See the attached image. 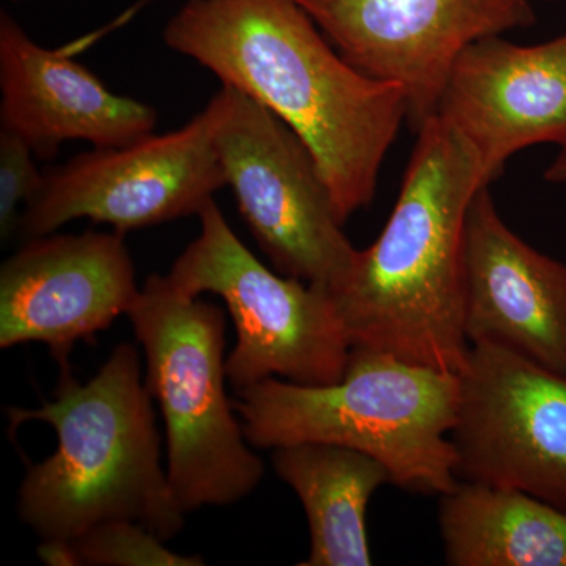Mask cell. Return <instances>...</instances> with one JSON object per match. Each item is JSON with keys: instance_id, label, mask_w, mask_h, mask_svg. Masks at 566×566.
<instances>
[{"instance_id": "obj_1", "label": "cell", "mask_w": 566, "mask_h": 566, "mask_svg": "<svg viewBox=\"0 0 566 566\" xmlns=\"http://www.w3.org/2000/svg\"><path fill=\"white\" fill-rule=\"evenodd\" d=\"M164 43L301 137L342 222L374 202L387 151L408 120L403 88L349 65L296 0H188L167 22Z\"/></svg>"}, {"instance_id": "obj_2", "label": "cell", "mask_w": 566, "mask_h": 566, "mask_svg": "<svg viewBox=\"0 0 566 566\" xmlns=\"http://www.w3.org/2000/svg\"><path fill=\"white\" fill-rule=\"evenodd\" d=\"M417 134L400 196L370 248L331 296L354 346L460 374L463 237L469 205L485 188L475 153L434 115Z\"/></svg>"}, {"instance_id": "obj_3", "label": "cell", "mask_w": 566, "mask_h": 566, "mask_svg": "<svg viewBox=\"0 0 566 566\" xmlns=\"http://www.w3.org/2000/svg\"><path fill=\"white\" fill-rule=\"evenodd\" d=\"M54 400L9 408L11 428L51 424L57 449L29 468L18 491V516L41 542L74 539L111 520L139 523L169 542L185 526L156 428L139 352L115 346L91 381L61 368Z\"/></svg>"}, {"instance_id": "obj_4", "label": "cell", "mask_w": 566, "mask_h": 566, "mask_svg": "<svg viewBox=\"0 0 566 566\" xmlns=\"http://www.w3.org/2000/svg\"><path fill=\"white\" fill-rule=\"evenodd\" d=\"M234 411L255 449L324 442L374 457L390 482L442 495L460 482L452 434L460 374L354 346L344 378L307 386L268 378L237 390Z\"/></svg>"}, {"instance_id": "obj_5", "label": "cell", "mask_w": 566, "mask_h": 566, "mask_svg": "<svg viewBox=\"0 0 566 566\" xmlns=\"http://www.w3.org/2000/svg\"><path fill=\"white\" fill-rule=\"evenodd\" d=\"M145 353V385L166 427L167 474L186 513L237 504L262 482L264 465L226 390L221 307L151 274L128 311Z\"/></svg>"}, {"instance_id": "obj_6", "label": "cell", "mask_w": 566, "mask_h": 566, "mask_svg": "<svg viewBox=\"0 0 566 566\" xmlns=\"http://www.w3.org/2000/svg\"><path fill=\"white\" fill-rule=\"evenodd\" d=\"M199 218V237L167 277L189 296L218 294L229 308L238 335L227 359L230 385L240 390L268 378L307 386L340 381L352 342L331 293L268 270L230 229L216 200Z\"/></svg>"}, {"instance_id": "obj_7", "label": "cell", "mask_w": 566, "mask_h": 566, "mask_svg": "<svg viewBox=\"0 0 566 566\" xmlns=\"http://www.w3.org/2000/svg\"><path fill=\"white\" fill-rule=\"evenodd\" d=\"M208 107L227 186L256 243L279 273L333 294L348 277L357 249L307 145L230 85H221Z\"/></svg>"}, {"instance_id": "obj_8", "label": "cell", "mask_w": 566, "mask_h": 566, "mask_svg": "<svg viewBox=\"0 0 566 566\" xmlns=\"http://www.w3.org/2000/svg\"><path fill=\"white\" fill-rule=\"evenodd\" d=\"M223 186L207 106L177 132L95 148L44 174L43 186L22 211L18 234L25 241L46 237L77 219L125 234L199 216Z\"/></svg>"}, {"instance_id": "obj_9", "label": "cell", "mask_w": 566, "mask_h": 566, "mask_svg": "<svg viewBox=\"0 0 566 566\" xmlns=\"http://www.w3.org/2000/svg\"><path fill=\"white\" fill-rule=\"evenodd\" d=\"M450 438L458 480L513 488L566 512V376L472 345Z\"/></svg>"}, {"instance_id": "obj_10", "label": "cell", "mask_w": 566, "mask_h": 566, "mask_svg": "<svg viewBox=\"0 0 566 566\" xmlns=\"http://www.w3.org/2000/svg\"><path fill=\"white\" fill-rule=\"evenodd\" d=\"M349 65L403 88L417 133L450 71L480 39L535 24L531 0H296Z\"/></svg>"}, {"instance_id": "obj_11", "label": "cell", "mask_w": 566, "mask_h": 566, "mask_svg": "<svg viewBox=\"0 0 566 566\" xmlns=\"http://www.w3.org/2000/svg\"><path fill=\"white\" fill-rule=\"evenodd\" d=\"M140 289L123 233L46 234L0 268V348L39 342L61 368L128 314Z\"/></svg>"}, {"instance_id": "obj_12", "label": "cell", "mask_w": 566, "mask_h": 566, "mask_svg": "<svg viewBox=\"0 0 566 566\" xmlns=\"http://www.w3.org/2000/svg\"><path fill=\"white\" fill-rule=\"evenodd\" d=\"M436 115L468 142L488 186L517 151L566 145V32L531 46L502 35L469 44Z\"/></svg>"}, {"instance_id": "obj_13", "label": "cell", "mask_w": 566, "mask_h": 566, "mask_svg": "<svg viewBox=\"0 0 566 566\" xmlns=\"http://www.w3.org/2000/svg\"><path fill=\"white\" fill-rule=\"evenodd\" d=\"M463 327L471 346H499L566 376V264L506 226L490 186L465 216Z\"/></svg>"}, {"instance_id": "obj_14", "label": "cell", "mask_w": 566, "mask_h": 566, "mask_svg": "<svg viewBox=\"0 0 566 566\" xmlns=\"http://www.w3.org/2000/svg\"><path fill=\"white\" fill-rule=\"evenodd\" d=\"M0 128L18 134L51 159L65 142L125 147L155 134L158 114L117 95L59 50L33 41L7 11L0 13Z\"/></svg>"}, {"instance_id": "obj_15", "label": "cell", "mask_w": 566, "mask_h": 566, "mask_svg": "<svg viewBox=\"0 0 566 566\" xmlns=\"http://www.w3.org/2000/svg\"><path fill=\"white\" fill-rule=\"evenodd\" d=\"M275 472L304 506L311 553L301 566H368V502L390 482L386 465L348 447L301 442L277 447Z\"/></svg>"}, {"instance_id": "obj_16", "label": "cell", "mask_w": 566, "mask_h": 566, "mask_svg": "<svg viewBox=\"0 0 566 566\" xmlns=\"http://www.w3.org/2000/svg\"><path fill=\"white\" fill-rule=\"evenodd\" d=\"M452 566H566V512L513 490L460 480L439 495Z\"/></svg>"}, {"instance_id": "obj_17", "label": "cell", "mask_w": 566, "mask_h": 566, "mask_svg": "<svg viewBox=\"0 0 566 566\" xmlns=\"http://www.w3.org/2000/svg\"><path fill=\"white\" fill-rule=\"evenodd\" d=\"M74 566H200L199 556H181L139 523L103 521L70 539Z\"/></svg>"}, {"instance_id": "obj_18", "label": "cell", "mask_w": 566, "mask_h": 566, "mask_svg": "<svg viewBox=\"0 0 566 566\" xmlns=\"http://www.w3.org/2000/svg\"><path fill=\"white\" fill-rule=\"evenodd\" d=\"M35 151L18 134L0 128V237L18 234L25 205L43 186Z\"/></svg>"}, {"instance_id": "obj_19", "label": "cell", "mask_w": 566, "mask_h": 566, "mask_svg": "<svg viewBox=\"0 0 566 566\" xmlns=\"http://www.w3.org/2000/svg\"><path fill=\"white\" fill-rule=\"evenodd\" d=\"M545 180L547 182H566V145H562L556 159L547 166Z\"/></svg>"}, {"instance_id": "obj_20", "label": "cell", "mask_w": 566, "mask_h": 566, "mask_svg": "<svg viewBox=\"0 0 566 566\" xmlns=\"http://www.w3.org/2000/svg\"><path fill=\"white\" fill-rule=\"evenodd\" d=\"M151 2H155V0H137V2L129 7L128 10L123 11L122 17H118V20H120L122 24L132 21L140 10H144L145 7L150 6Z\"/></svg>"}, {"instance_id": "obj_21", "label": "cell", "mask_w": 566, "mask_h": 566, "mask_svg": "<svg viewBox=\"0 0 566 566\" xmlns=\"http://www.w3.org/2000/svg\"><path fill=\"white\" fill-rule=\"evenodd\" d=\"M11 2H22V0H11Z\"/></svg>"}, {"instance_id": "obj_22", "label": "cell", "mask_w": 566, "mask_h": 566, "mask_svg": "<svg viewBox=\"0 0 566 566\" xmlns=\"http://www.w3.org/2000/svg\"><path fill=\"white\" fill-rule=\"evenodd\" d=\"M545 2H553V0H545Z\"/></svg>"}]
</instances>
